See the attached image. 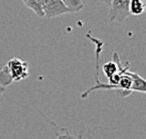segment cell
<instances>
[{
  "mask_svg": "<svg viewBox=\"0 0 146 139\" xmlns=\"http://www.w3.org/2000/svg\"><path fill=\"white\" fill-rule=\"evenodd\" d=\"M12 82H19L27 79L29 75V63L20 58H11L6 65Z\"/></svg>",
  "mask_w": 146,
  "mask_h": 139,
  "instance_id": "1",
  "label": "cell"
},
{
  "mask_svg": "<svg viewBox=\"0 0 146 139\" xmlns=\"http://www.w3.org/2000/svg\"><path fill=\"white\" fill-rule=\"evenodd\" d=\"M130 0H112L110 5L108 19L111 22H123L130 16Z\"/></svg>",
  "mask_w": 146,
  "mask_h": 139,
  "instance_id": "2",
  "label": "cell"
},
{
  "mask_svg": "<svg viewBox=\"0 0 146 139\" xmlns=\"http://www.w3.org/2000/svg\"><path fill=\"white\" fill-rule=\"evenodd\" d=\"M43 17L54 18L65 13H72V11L64 4L62 0H42Z\"/></svg>",
  "mask_w": 146,
  "mask_h": 139,
  "instance_id": "3",
  "label": "cell"
},
{
  "mask_svg": "<svg viewBox=\"0 0 146 139\" xmlns=\"http://www.w3.org/2000/svg\"><path fill=\"white\" fill-rule=\"evenodd\" d=\"M145 11V0H130L129 12L130 15L139 16Z\"/></svg>",
  "mask_w": 146,
  "mask_h": 139,
  "instance_id": "4",
  "label": "cell"
},
{
  "mask_svg": "<svg viewBox=\"0 0 146 139\" xmlns=\"http://www.w3.org/2000/svg\"><path fill=\"white\" fill-rule=\"evenodd\" d=\"M24 5L33 11L39 17H43L42 0H22Z\"/></svg>",
  "mask_w": 146,
  "mask_h": 139,
  "instance_id": "5",
  "label": "cell"
},
{
  "mask_svg": "<svg viewBox=\"0 0 146 139\" xmlns=\"http://www.w3.org/2000/svg\"><path fill=\"white\" fill-rule=\"evenodd\" d=\"M102 70H103V72L105 73V75L108 77V79L111 77L113 74H115L118 72V66L117 63L115 62V60H111L108 61V62L105 63L102 67Z\"/></svg>",
  "mask_w": 146,
  "mask_h": 139,
  "instance_id": "6",
  "label": "cell"
},
{
  "mask_svg": "<svg viewBox=\"0 0 146 139\" xmlns=\"http://www.w3.org/2000/svg\"><path fill=\"white\" fill-rule=\"evenodd\" d=\"M62 1L72 11V12L80 11L84 7L82 0H62Z\"/></svg>",
  "mask_w": 146,
  "mask_h": 139,
  "instance_id": "7",
  "label": "cell"
},
{
  "mask_svg": "<svg viewBox=\"0 0 146 139\" xmlns=\"http://www.w3.org/2000/svg\"><path fill=\"white\" fill-rule=\"evenodd\" d=\"M11 83H12V80L11 78L10 74H9L7 67L5 66L1 70H0V86H2L5 88L6 86L11 85Z\"/></svg>",
  "mask_w": 146,
  "mask_h": 139,
  "instance_id": "8",
  "label": "cell"
},
{
  "mask_svg": "<svg viewBox=\"0 0 146 139\" xmlns=\"http://www.w3.org/2000/svg\"><path fill=\"white\" fill-rule=\"evenodd\" d=\"M74 136H73V135H70V134H63V135H58V136L57 137V139H74Z\"/></svg>",
  "mask_w": 146,
  "mask_h": 139,
  "instance_id": "9",
  "label": "cell"
},
{
  "mask_svg": "<svg viewBox=\"0 0 146 139\" xmlns=\"http://www.w3.org/2000/svg\"><path fill=\"white\" fill-rule=\"evenodd\" d=\"M101 2H103L104 4H106V5H108V6H110V3H111V1L112 0H100Z\"/></svg>",
  "mask_w": 146,
  "mask_h": 139,
  "instance_id": "10",
  "label": "cell"
},
{
  "mask_svg": "<svg viewBox=\"0 0 146 139\" xmlns=\"http://www.w3.org/2000/svg\"><path fill=\"white\" fill-rule=\"evenodd\" d=\"M4 92H5V88H4V86H0V96H1Z\"/></svg>",
  "mask_w": 146,
  "mask_h": 139,
  "instance_id": "11",
  "label": "cell"
},
{
  "mask_svg": "<svg viewBox=\"0 0 146 139\" xmlns=\"http://www.w3.org/2000/svg\"><path fill=\"white\" fill-rule=\"evenodd\" d=\"M74 139H78V138H76V137H74Z\"/></svg>",
  "mask_w": 146,
  "mask_h": 139,
  "instance_id": "12",
  "label": "cell"
}]
</instances>
